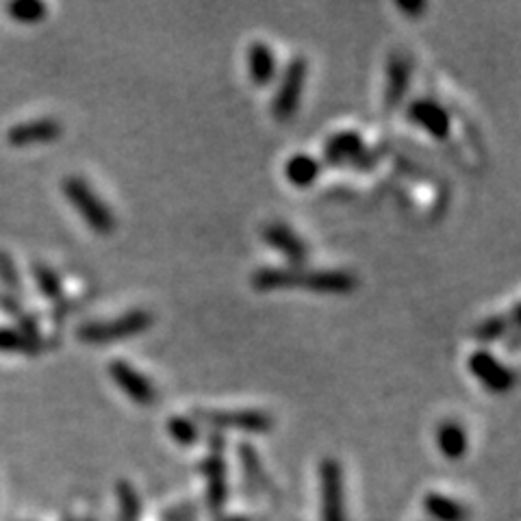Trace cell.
<instances>
[{
	"label": "cell",
	"mask_w": 521,
	"mask_h": 521,
	"mask_svg": "<svg viewBox=\"0 0 521 521\" xmlns=\"http://www.w3.org/2000/svg\"><path fill=\"white\" fill-rule=\"evenodd\" d=\"M257 291L300 289L317 291V294H350L357 289L358 278L346 269H305L298 265L289 268H263L250 278Z\"/></svg>",
	"instance_id": "1"
},
{
	"label": "cell",
	"mask_w": 521,
	"mask_h": 521,
	"mask_svg": "<svg viewBox=\"0 0 521 521\" xmlns=\"http://www.w3.org/2000/svg\"><path fill=\"white\" fill-rule=\"evenodd\" d=\"M306 72H309V64L305 57H294L283 70V76L278 81V90H276L272 98V116L278 122H287L298 113L302 92H305Z\"/></svg>",
	"instance_id": "2"
},
{
	"label": "cell",
	"mask_w": 521,
	"mask_h": 521,
	"mask_svg": "<svg viewBox=\"0 0 521 521\" xmlns=\"http://www.w3.org/2000/svg\"><path fill=\"white\" fill-rule=\"evenodd\" d=\"M324 161L328 165H352L357 170H369L378 161V153L365 146L357 130H341L328 137L324 144Z\"/></svg>",
	"instance_id": "3"
},
{
	"label": "cell",
	"mask_w": 521,
	"mask_h": 521,
	"mask_svg": "<svg viewBox=\"0 0 521 521\" xmlns=\"http://www.w3.org/2000/svg\"><path fill=\"white\" fill-rule=\"evenodd\" d=\"M150 326H153V315L148 311H130L113 322H93V324L81 326L78 328V339L92 343L116 341V339H127L146 332Z\"/></svg>",
	"instance_id": "4"
},
{
	"label": "cell",
	"mask_w": 521,
	"mask_h": 521,
	"mask_svg": "<svg viewBox=\"0 0 521 521\" xmlns=\"http://www.w3.org/2000/svg\"><path fill=\"white\" fill-rule=\"evenodd\" d=\"M194 417L198 421H202V424L213 426V428H231L243 432H268L274 426L272 415L257 409H198Z\"/></svg>",
	"instance_id": "5"
},
{
	"label": "cell",
	"mask_w": 521,
	"mask_h": 521,
	"mask_svg": "<svg viewBox=\"0 0 521 521\" xmlns=\"http://www.w3.org/2000/svg\"><path fill=\"white\" fill-rule=\"evenodd\" d=\"M64 191L66 196L75 202V207L78 208L83 217L92 224L93 231L98 233H111L113 226H116V220H113L111 211L98 200L96 194L85 185L81 179H67L64 182Z\"/></svg>",
	"instance_id": "6"
},
{
	"label": "cell",
	"mask_w": 521,
	"mask_h": 521,
	"mask_svg": "<svg viewBox=\"0 0 521 521\" xmlns=\"http://www.w3.org/2000/svg\"><path fill=\"white\" fill-rule=\"evenodd\" d=\"M322 521H346L343 508V472L335 458H324L320 465Z\"/></svg>",
	"instance_id": "7"
},
{
	"label": "cell",
	"mask_w": 521,
	"mask_h": 521,
	"mask_svg": "<svg viewBox=\"0 0 521 521\" xmlns=\"http://www.w3.org/2000/svg\"><path fill=\"white\" fill-rule=\"evenodd\" d=\"M469 372L473 374L484 389L491 393H507L515 387V372L507 365L499 363L489 350H476L467 361Z\"/></svg>",
	"instance_id": "8"
},
{
	"label": "cell",
	"mask_w": 521,
	"mask_h": 521,
	"mask_svg": "<svg viewBox=\"0 0 521 521\" xmlns=\"http://www.w3.org/2000/svg\"><path fill=\"white\" fill-rule=\"evenodd\" d=\"M406 118H409L411 124L426 130L435 139H446L450 135V113H447V109L443 104L432 101V98H415L406 107Z\"/></svg>",
	"instance_id": "9"
},
{
	"label": "cell",
	"mask_w": 521,
	"mask_h": 521,
	"mask_svg": "<svg viewBox=\"0 0 521 521\" xmlns=\"http://www.w3.org/2000/svg\"><path fill=\"white\" fill-rule=\"evenodd\" d=\"M109 374H111V378L116 380L118 387L122 389L135 404H142V406L155 404L156 389L153 387V383H150L144 374H139L137 369L130 367L128 363L113 361L111 365H109Z\"/></svg>",
	"instance_id": "10"
},
{
	"label": "cell",
	"mask_w": 521,
	"mask_h": 521,
	"mask_svg": "<svg viewBox=\"0 0 521 521\" xmlns=\"http://www.w3.org/2000/svg\"><path fill=\"white\" fill-rule=\"evenodd\" d=\"M263 239L269 248L280 252L287 260L294 265L305 263L309 259V246L298 233L291 231L283 222H272L263 228Z\"/></svg>",
	"instance_id": "11"
},
{
	"label": "cell",
	"mask_w": 521,
	"mask_h": 521,
	"mask_svg": "<svg viewBox=\"0 0 521 521\" xmlns=\"http://www.w3.org/2000/svg\"><path fill=\"white\" fill-rule=\"evenodd\" d=\"M411 72H413V66L404 55L395 52L389 57L387 87H384V111L387 113H393L404 102L411 85Z\"/></svg>",
	"instance_id": "12"
},
{
	"label": "cell",
	"mask_w": 521,
	"mask_h": 521,
	"mask_svg": "<svg viewBox=\"0 0 521 521\" xmlns=\"http://www.w3.org/2000/svg\"><path fill=\"white\" fill-rule=\"evenodd\" d=\"M202 473L207 478V499L213 510H220L228 498V476L226 463H224L222 452H211L202 461Z\"/></svg>",
	"instance_id": "13"
},
{
	"label": "cell",
	"mask_w": 521,
	"mask_h": 521,
	"mask_svg": "<svg viewBox=\"0 0 521 521\" xmlns=\"http://www.w3.org/2000/svg\"><path fill=\"white\" fill-rule=\"evenodd\" d=\"M248 72L254 85L265 87L278 75L274 50L265 41H254L248 49Z\"/></svg>",
	"instance_id": "14"
},
{
	"label": "cell",
	"mask_w": 521,
	"mask_h": 521,
	"mask_svg": "<svg viewBox=\"0 0 521 521\" xmlns=\"http://www.w3.org/2000/svg\"><path fill=\"white\" fill-rule=\"evenodd\" d=\"M61 135V124L57 119H38V122L20 124L9 130V144L31 146L40 142H52Z\"/></svg>",
	"instance_id": "15"
},
{
	"label": "cell",
	"mask_w": 521,
	"mask_h": 521,
	"mask_svg": "<svg viewBox=\"0 0 521 521\" xmlns=\"http://www.w3.org/2000/svg\"><path fill=\"white\" fill-rule=\"evenodd\" d=\"M437 446H439L443 456L450 458V461H458V458L465 456L469 446L465 428L455 419L441 421L439 428H437Z\"/></svg>",
	"instance_id": "16"
},
{
	"label": "cell",
	"mask_w": 521,
	"mask_h": 521,
	"mask_svg": "<svg viewBox=\"0 0 521 521\" xmlns=\"http://www.w3.org/2000/svg\"><path fill=\"white\" fill-rule=\"evenodd\" d=\"M322 163L311 155H294L285 163V176L294 187H311L313 182L320 179Z\"/></svg>",
	"instance_id": "17"
},
{
	"label": "cell",
	"mask_w": 521,
	"mask_h": 521,
	"mask_svg": "<svg viewBox=\"0 0 521 521\" xmlns=\"http://www.w3.org/2000/svg\"><path fill=\"white\" fill-rule=\"evenodd\" d=\"M424 508L435 521H467L469 510L456 499L441 493H428L424 499Z\"/></svg>",
	"instance_id": "18"
},
{
	"label": "cell",
	"mask_w": 521,
	"mask_h": 521,
	"mask_svg": "<svg viewBox=\"0 0 521 521\" xmlns=\"http://www.w3.org/2000/svg\"><path fill=\"white\" fill-rule=\"evenodd\" d=\"M237 452H239V461H242L243 473H246L248 482L252 484V487L260 489V491H272V482H269L268 473H265V469H263V463H260V458L257 452H254V447L250 446V443H239Z\"/></svg>",
	"instance_id": "19"
},
{
	"label": "cell",
	"mask_w": 521,
	"mask_h": 521,
	"mask_svg": "<svg viewBox=\"0 0 521 521\" xmlns=\"http://www.w3.org/2000/svg\"><path fill=\"white\" fill-rule=\"evenodd\" d=\"M508 328H510L508 317L493 315V317H487V320H482L481 324H476L472 335L476 337L481 343H493V341H498V339L507 337L510 332Z\"/></svg>",
	"instance_id": "20"
},
{
	"label": "cell",
	"mask_w": 521,
	"mask_h": 521,
	"mask_svg": "<svg viewBox=\"0 0 521 521\" xmlns=\"http://www.w3.org/2000/svg\"><path fill=\"white\" fill-rule=\"evenodd\" d=\"M0 350L35 352V350H38V339L26 335L24 331H13V328H0Z\"/></svg>",
	"instance_id": "21"
},
{
	"label": "cell",
	"mask_w": 521,
	"mask_h": 521,
	"mask_svg": "<svg viewBox=\"0 0 521 521\" xmlns=\"http://www.w3.org/2000/svg\"><path fill=\"white\" fill-rule=\"evenodd\" d=\"M168 428L170 435L179 443H185V446L196 443L198 435H200L196 419H190V417H174V419H170Z\"/></svg>",
	"instance_id": "22"
},
{
	"label": "cell",
	"mask_w": 521,
	"mask_h": 521,
	"mask_svg": "<svg viewBox=\"0 0 521 521\" xmlns=\"http://www.w3.org/2000/svg\"><path fill=\"white\" fill-rule=\"evenodd\" d=\"M9 13L20 22H40L44 18L46 7L41 3H15L9 7Z\"/></svg>",
	"instance_id": "23"
},
{
	"label": "cell",
	"mask_w": 521,
	"mask_h": 521,
	"mask_svg": "<svg viewBox=\"0 0 521 521\" xmlns=\"http://www.w3.org/2000/svg\"><path fill=\"white\" fill-rule=\"evenodd\" d=\"M35 274H38V283L41 287V291H44L50 300H59L61 285L59 280H57V276L52 274L49 268H44V265H38V268H35Z\"/></svg>",
	"instance_id": "24"
},
{
	"label": "cell",
	"mask_w": 521,
	"mask_h": 521,
	"mask_svg": "<svg viewBox=\"0 0 521 521\" xmlns=\"http://www.w3.org/2000/svg\"><path fill=\"white\" fill-rule=\"evenodd\" d=\"M0 278H3L9 287L20 285L18 272H15V265L7 252H0Z\"/></svg>",
	"instance_id": "25"
},
{
	"label": "cell",
	"mask_w": 521,
	"mask_h": 521,
	"mask_svg": "<svg viewBox=\"0 0 521 521\" xmlns=\"http://www.w3.org/2000/svg\"><path fill=\"white\" fill-rule=\"evenodd\" d=\"M398 9L404 13L419 15L421 12H426V4L424 3H398Z\"/></svg>",
	"instance_id": "26"
},
{
	"label": "cell",
	"mask_w": 521,
	"mask_h": 521,
	"mask_svg": "<svg viewBox=\"0 0 521 521\" xmlns=\"http://www.w3.org/2000/svg\"><path fill=\"white\" fill-rule=\"evenodd\" d=\"M508 320H510V324H515L517 328H521V302H517V305H515L513 309H510Z\"/></svg>",
	"instance_id": "27"
}]
</instances>
